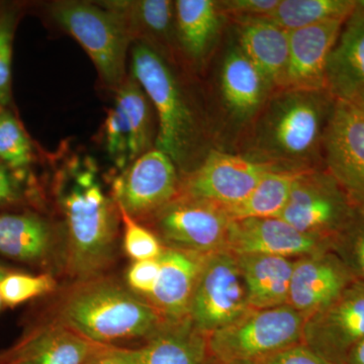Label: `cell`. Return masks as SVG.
Masks as SVG:
<instances>
[{
	"label": "cell",
	"mask_w": 364,
	"mask_h": 364,
	"mask_svg": "<svg viewBox=\"0 0 364 364\" xmlns=\"http://www.w3.org/2000/svg\"><path fill=\"white\" fill-rule=\"evenodd\" d=\"M54 193L63 217L64 272L74 282L105 275L116 258L122 217L95 159L64 158L55 174Z\"/></svg>",
	"instance_id": "cell-1"
},
{
	"label": "cell",
	"mask_w": 364,
	"mask_h": 364,
	"mask_svg": "<svg viewBox=\"0 0 364 364\" xmlns=\"http://www.w3.org/2000/svg\"><path fill=\"white\" fill-rule=\"evenodd\" d=\"M53 320L107 347L145 343L167 323L149 301L105 275L73 282L55 304Z\"/></svg>",
	"instance_id": "cell-2"
},
{
	"label": "cell",
	"mask_w": 364,
	"mask_h": 364,
	"mask_svg": "<svg viewBox=\"0 0 364 364\" xmlns=\"http://www.w3.org/2000/svg\"><path fill=\"white\" fill-rule=\"evenodd\" d=\"M334 105L328 90H280L256 126L254 161L270 167L312 159L324 143Z\"/></svg>",
	"instance_id": "cell-3"
},
{
	"label": "cell",
	"mask_w": 364,
	"mask_h": 364,
	"mask_svg": "<svg viewBox=\"0 0 364 364\" xmlns=\"http://www.w3.org/2000/svg\"><path fill=\"white\" fill-rule=\"evenodd\" d=\"M131 75L142 86L156 112L154 148L182 166L195 146L196 123L168 62L152 46L136 41L131 48Z\"/></svg>",
	"instance_id": "cell-4"
},
{
	"label": "cell",
	"mask_w": 364,
	"mask_h": 364,
	"mask_svg": "<svg viewBox=\"0 0 364 364\" xmlns=\"http://www.w3.org/2000/svg\"><path fill=\"white\" fill-rule=\"evenodd\" d=\"M49 14L85 50L105 85L117 90L128 77L127 58L134 43L123 14L102 2L85 1L55 2Z\"/></svg>",
	"instance_id": "cell-5"
},
{
	"label": "cell",
	"mask_w": 364,
	"mask_h": 364,
	"mask_svg": "<svg viewBox=\"0 0 364 364\" xmlns=\"http://www.w3.org/2000/svg\"><path fill=\"white\" fill-rule=\"evenodd\" d=\"M306 317L286 305L252 310L207 335L208 364H258L303 341Z\"/></svg>",
	"instance_id": "cell-6"
},
{
	"label": "cell",
	"mask_w": 364,
	"mask_h": 364,
	"mask_svg": "<svg viewBox=\"0 0 364 364\" xmlns=\"http://www.w3.org/2000/svg\"><path fill=\"white\" fill-rule=\"evenodd\" d=\"M250 311L236 256L226 250L205 256L189 308L193 327L207 336Z\"/></svg>",
	"instance_id": "cell-7"
},
{
	"label": "cell",
	"mask_w": 364,
	"mask_h": 364,
	"mask_svg": "<svg viewBox=\"0 0 364 364\" xmlns=\"http://www.w3.org/2000/svg\"><path fill=\"white\" fill-rule=\"evenodd\" d=\"M230 222L219 205L181 196L145 223L172 249L210 255L225 250Z\"/></svg>",
	"instance_id": "cell-8"
},
{
	"label": "cell",
	"mask_w": 364,
	"mask_h": 364,
	"mask_svg": "<svg viewBox=\"0 0 364 364\" xmlns=\"http://www.w3.org/2000/svg\"><path fill=\"white\" fill-rule=\"evenodd\" d=\"M176 166L156 148L144 153L112 181V195L117 207L136 222H147L176 198Z\"/></svg>",
	"instance_id": "cell-9"
},
{
	"label": "cell",
	"mask_w": 364,
	"mask_h": 364,
	"mask_svg": "<svg viewBox=\"0 0 364 364\" xmlns=\"http://www.w3.org/2000/svg\"><path fill=\"white\" fill-rule=\"evenodd\" d=\"M363 339L364 282L353 280L329 306L306 318L301 343L332 363L344 364Z\"/></svg>",
	"instance_id": "cell-10"
},
{
	"label": "cell",
	"mask_w": 364,
	"mask_h": 364,
	"mask_svg": "<svg viewBox=\"0 0 364 364\" xmlns=\"http://www.w3.org/2000/svg\"><path fill=\"white\" fill-rule=\"evenodd\" d=\"M326 163L348 200L364 208V112L335 100L324 136Z\"/></svg>",
	"instance_id": "cell-11"
},
{
	"label": "cell",
	"mask_w": 364,
	"mask_h": 364,
	"mask_svg": "<svg viewBox=\"0 0 364 364\" xmlns=\"http://www.w3.org/2000/svg\"><path fill=\"white\" fill-rule=\"evenodd\" d=\"M348 198L332 176L299 172L286 208L277 219L301 233H331L350 223Z\"/></svg>",
	"instance_id": "cell-12"
},
{
	"label": "cell",
	"mask_w": 364,
	"mask_h": 364,
	"mask_svg": "<svg viewBox=\"0 0 364 364\" xmlns=\"http://www.w3.org/2000/svg\"><path fill=\"white\" fill-rule=\"evenodd\" d=\"M270 168L250 158L213 151L183 182L182 196L228 210L244 202Z\"/></svg>",
	"instance_id": "cell-13"
},
{
	"label": "cell",
	"mask_w": 364,
	"mask_h": 364,
	"mask_svg": "<svg viewBox=\"0 0 364 364\" xmlns=\"http://www.w3.org/2000/svg\"><path fill=\"white\" fill-rule=\"evenodd\" d=\"M0 255L44 267H64L62 226L33 212L0 213Z\"/></svg>",
	"instance_id": "cell-14"
},
{
	"label": "cell",
	"mask_w": 364,
	"mask_h": 364,
	"mask_svg": "<svg viewBox=\"0 0 364 364\" xmlns=\"http://www.w3.org/2000/svg\"><path fill=\"white\" fill-rule=\"evenodd\" d=\"M107 348L52 320L0 352V364H87Z\"/></svg>",
	"instance_id": "cell-15"
},
{
	"label": "cell",
	"mask_w": 364,
	"mask_h": 364,
	"mask_svg": "<svg viewBox=\"0 0 364 364\" xmlns=\"http://www.w3.org/2000/svg\"><path fill=\"white\" fill-rule=\"evenodd\" d=\"M346 21H329L289 32V58L280 90H327L326 68Z\"/></svg>",
	"instance_id": "cell-16"
},
{
	"label": "cell",
	"mask_w": 364,
	"mask_h": 364,
	"mask_svg": "<svg viewBox=\"0 0 364 364\" xmlns=\"http://www.w3.org/2000/svg\"><path fill=\"white\" fill-rule=\"evenodd\" d=\"M322 237L301 233L277 218L234 220L228 227L225 250L239 255L291 257L315 255Z\"/></svg>",
	"instance_id": "cell-17"
},
{
	"label": "cell",
	"mask_w": 364,
	"mask_h": 364,
	"mask_svg": "<svg viewBox=\"0 0 364 364\" xmlns=\"http://www.w3.org/2000/svg\"><path fill=\"white\" fill-rule=\"evenodd\" d=\"M105 355L116 364H208L207 337L189 318L167 322L139 346L107 347Z\"/></svg>",
	"instance_id": "cell-18"
},
{
	"label": "cell",
	"mask_w": 364,
	"mask_h": 364,
	"mask_svg": "<svg viewBox=\"0 0 364 364\" xmlns=\"http://www.w3.org/2000/svg\"><path fill=\"white\" fill-rule=\"evenodd\" d=\"M352 282L350 270L337 258L311 255L294 262L287 305L306 318L329 306Z\"/></svg>",
	"instance_id": "cell-19"
},
{
	"label": "cell",
	"mask_w": 364,
	"mask_h": 364,
	"mask_svg": "<svg viewBox=\"0 0 364 364\" xmlns=\"http://www.w3.org/2000/svg\"><path fill=\"white\" fill-rule=\"evenodd\" d=\"M207 255L178 249H164L158 259L160 273L156 287L145 298L166 322L188 320L191 299Z\"/></svg>",
	"instance_id": "cell-20"
},
{
	"label": "cell",
	"mask_w": 364,
	"mask_h": 364,
	"mask_svg": "<svg viewBox=\"0 0 364 364\" xmlns=\"http://www.w3.org/2000/svg\"><path fill=\"white\" fill-rule=\"evenodd\" d=\"M327 90L335 100H350L364 88V21L349 16L326 68Z\"/></svg>",
	"instance_id": "cell-21"
},
{
	"label": "cell",
	"mask_w": 364,
	"mask_h": 364,
	"mask_svg": "<svg viewBox=\"0 0 364 364\" xmlns=\"http://www.w3.org/2000/svg\"><path fill=\"white\" fill-rule=\"evenodd\" d=\"M236 258L251 310L287 305L294 261L268 255H239Z\"/></svg>",
	"instance_id": "cell-22"
},
{
	"label": "cell",
	"mask_w": 364,
	"mask_h": 364,
	"mask_svg": "<svg viewBox=\"0 0 364 364\" xmlns=\"http://www.w3.org/2000/svg\"><path fill=\"white\" fill-rule=\"evenodd\" d=\"M240 23V49L259 70L267 90H279L289 58V32L265 18Z\"/></svg>",
	"instance_id": "cell-23"
},
{
	"label": "cell",
	"mask_w": 364,
	"mask_h": 364,
	"mask_svg": "<svg viewBox=\"0 0 364 364\" xmlns=\"http://www.w3.org/2000/svg\"><path fill=\"white\" fill-rule=\"evenodd\" d=\"M221 81L227 105L241 117L252 116L268 90L259 70L240 48L230 52L225 59Z\"/></svg>",
	"instance_id": "cell-24"
},
{
	"label": "cell",
	"mask_w": 364,
	"mask_h": 364,
	"mask_svg": "<svg viewBox=\"0 0 364 364\" xmlns=\"http://www.w3.org/2000/svg\"><path fill=\"white\" fill-rule=\"evenodd\" d=\"M176 7V31L183 51L196 61L205 58L210 51L220 26L217 1L178 0Z\"/></svg>",
	"instance_id": "cell-25"
},
{
	"label": "cell",
	"mask_w": 364,
	"mask_h": 364,
	"mask_svg": "<svg viewBox=\"0 0 364 364\" xmlns=\"http://www.w3.org/2000/svg\"><path fill=\"white\" fill-rule=\"evenodd\" d=\"M104 6L123 14L134 42L142 41L157 50L169 43L176 26V7L169 0L104 1Z\"/></svg>",
	"instance_id": "cell-26"
},
{
	"label": "cell",
	"mask_w": 364,
	"mask_h": 364,
	"mask_svg": "<svg viewBox=\"0 0 364 364\" xmlns=\"http://www.w3.org/2000/svg\"><path fill=\"white\" fill-rule=\"evenodd\" d=\"M114 105L121 112L130 134L133 162L154 148L156 134L153 126V105L142 86L131 74L116 90Z\"/></svg>",
	"instance_id": "cell-27"
},
{
	"label": "cell",
	"mask_w": 364,
	"mask_h": 364,
	"mask_svg": "<svg viewBox=\"0 0 364 364\" xmlns=\"http://www.w3.org/2000/svg\"><path fill=\"white\" fill-rule=\"evenodd\" d=\"M299 172L268 170L252 193L236 207L228 208L227 215L234 220L279 218L286 208Z\"/></svg>",
	"instance_id": "cell-28"
},
{
	"label": "cell",
	"mask_w": 364,
	"mask_h": 364,
	"mask_svg": "<svg viewBox=\"0 0 364 364\" xmlns=\"http://www.w3.org/2000/svg\"><path fill=\"white\" fill-rule=\"evenodd\" d=\"M355 0H280L265 20L287 32L329 21H347Z\"/></svg>",
	"instance_id": "cell-29"
},
{
	"label": "cell",
	"mask_w": 364,
	"mask_h": 364,
	"mask_svg": "<svg viewBox=\"0 0 364 364\" xmlns=\"http://www.w3.org/2000/svg\"><path fill=\"white\" fill-rule=\"evenodd\" d=\"M38 159L39 151L14 107H0V162L14 171L32 173Z\"/></svg>",
	"instance_id": "cell-30"
},
{
	"label": "cell",
	"mask_w": 364,
	"mask_h": 364,
	"mask_svg": "<svg viewBox=\"0 0 364 364\" xmlns=\"http://www.w3.org/2000/svg\"><path fill=\"white\" fill-rule=\"evenodd\" d=\"M23 13L21 4H0V107H14L13 48L14 35Z\"/></svg>",
	"instance_id": "cell-31"
},
{
	"label": "cell",
	"mask_w": 364,
	"mask_h": 364,
	"mask_svg": "<svg viewBox=\"0 0 364 364\" xmlns=\"http://www.w3.org/2000/svg\"><path fill=\"white\" fill-rule=\"evenodd\" d=\"M51 273L40 275L9 273L0 282V296L6 305L16 306L56 289Z\"/></svg>",
	"instance_id": "cell-32"
},
{
	"label": "cell",
	"mask_w": 364,
	"mask_h": 364,
	"mask_svg": "<svg viewBox=\"0 0 364 364\" xmlns=\"http://www.w3.org/2000/svg\"><path fill=\"white\" fill-rule=\"evenodd\" d=\"M119 212L124 226L123 246L127 255L134 261L158 259L164 248L156 235L124 210H119Z\"/></svg>",
	"instance_id": "cell-33"
},
{
	"label": "cell",
	"mask_w": 364,
	"mask_h": 364,
	"mask_svg": "<svg viewBox=\"0 0 364 364\" xmlns=\"http://www.w3.org/2000/svg\"><path fill=\"white\" fill-rule=\"evenodd\" d=\"M104 142L107 155L117 168L122 171L131 164L130 134L121 112L114 105L105 119Z\"/></svg>",
	"instance_id": "cell-34"
},
{
	"label": "cell",
	"mask_w": 364,
	"mask_h": 364,
	"mask_svg": "<svg viewBox=\"0 0 364 364\" xmlns=\"http://www.w3.org/2000/svg\"><path fill=\"white\" fill-rule=\"evenodd\" d=\"M32 181V173L14 171L0 162V210L25 202Z\"/></svg>",
	"instance_id": "cell-35"
},
{
	"label": "cell",
	"mask_w": 364,
	"mask_h": 364,
	"mask_svg": "<svg viewBox=\"0 0 364 364\" xmlns=\"http://www.w3.org/2000/svg\"><path fill=\"white\" fill-rule=\"evenodd\" d=\"M159 273V259L134 261L127 272V287L138 296L147 298L156 287Z\"/></svg>",
	"instance_id": "cell-36"
},
{
	"label": "cell",
	"mask_w": 364,
	"mask_h": 364,
	"mask_svg": "<svg viewBox=\"0 0 364 364\" xmlns=\"http://www.w3.org/2000/svg\"><path fill=\"white\" fill-rule=\"evenodd\" d=\"M280 0H227L218 2L221 13L229 14L237 21L264 18L279 6Z\"/></svg>",
	"instance_id": "cell-37"
},
{
	"label": "cell",
	"mask_w": 364,
	"mask_h": 364,
	"mask_svg": "<svg viewBox=\"0 0 364 364\" xmlns=\"http://www.w3.org/2000/svg\"><path fill=\"white\" fill-rule=\"evenodd\" d=\"M258 364H334L314 352L305 344L294 345L263 359Z\"/></svg>",
	"instance_id": "cell-38"
},
{
	"label": "cell",
	"mask_w": 364,
	"mask_h": 364,
	"mask_svg": "<svg viewBox=\"0 0 364 364\" xmlns=\"http://www.w3.org/2000/svg\"><path fill=\"white\" fill-rule=\"evenodd\" d=\"M347 254L351 263L349 267L360 277V282H364V222L349 237Z\"/></svg>",
	"instance_id": "cell-39"
},
{
	"label": "cell",
	"mask_w": 364,
	"mask_h": 364,
	"mask_svg": "<svg viewBox=\"0 0 364 364\" xmlns=\"http://www.w3.org/2000/svg\"><path fill=\"white\" fill-rule=\"evenodd\" d=\"M344 364H364V339L349 351Z\"/></svg>",
	"instance_id": "cell-40"
},
{
	"label": "cell",
	"mask_w": 364,
	"mask_h": 364,
	"mask_svg": "<svg viewBox=\"0 0 364 364\" xmlns=\"http://www.w3.org/2000/svg\"><path fill=\"white\" fill-rule=\"evenodd\" d=\"M350 16L364 21V0H356Z\"/></svg>",
	"instance_id": "cell-41"
},
{
	"label": "cell",
	"mask_w": 364,
	"mask_h": 364,
	"mask_svg": "<svg viewBox=\"0 0 364 364\" xmlns=\"http://www.w3.org/2000/svg\"><path fill=\"white\" fill-rule=\"evenodd\" d=\"M350 102H353L354 105H358L359 109L364 112V88L358 93V95H356L355 97L353 98V100H350Z\"/></svg>",
	"instance_id": "cell-42"
},
{
	"label": "cell",
	"mask_w": 364,
	"mask_h": 364,
	"mask_svg": "<svg viewBox=\"0 0 364 364\" xmlns=\"http://www.w3.org/2000/svg\"><path fill=\"white\" fill-rule=\"evenodd\" d=\"M105 351L102 352L100 356H97V358L92 359V360L90 361L87 364H116L112 363V360H109V359L105 355Z\"/></svg>",
	"instance_id": "cell-43"
},
{
	"label": "cell",
	"mask_w": 364,
	"mask_h": 364,
	"mask_svg": "<svg viewBox=\"0 0 364 364\" xmlns=\"http://www.w3.org/2000/svg\"><path fill=\"white\" fill-rule=\"evenodd\" d=\"M9 273H11V272H9L6 267H4L0 265V282H1L7 274H9Z\"/></svg>",
	"instance_id": "cell-44"
},
{
	"label": "cell",
	"mask_w": 364,
	"mask_h": 364,
	"mask_svg": "<svg viewBox=\"0 0 364 364\" xmlns=\"http://www.w3.org/2000/svg\"><path fill=\"white\" fill-rule=\"evenodd\" d=\"M1 303H2V299H1V296H0V306H1Z\"/></svg>",
	"instance_id": "cell-45"
}]
</instances>
